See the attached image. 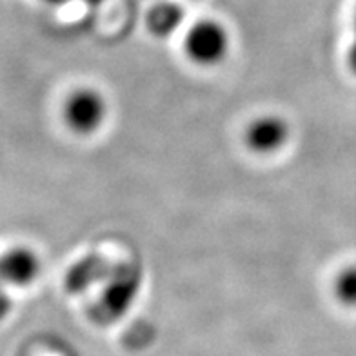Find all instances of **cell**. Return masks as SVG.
Instances as JSON below:
<instances>
[{
	"instance_id": "5b68a950",
	"label": "cell",
	"mask_w": 356,
	"mask_h": 356,
	"mask_svg": "<svg viewBox=\"0 0 356 356\" xmlns=\"http://www.w3.org/2000/svg\"><path fill=\"white\" fill-rule=\"evenodd\" d=\"M42 264L35 251L24 245L8 249L0 257V277L6 286L28 287L40 275Z\"/></svg>"
},
{
	"instance_id": "8992f818",
	"label": "cell",
	"mask_w": 356,
	"mask_h": 356,
	"mask_svg": "<svg viewBox=\"0 0 356 356\" xmlns=\"http://www.w3.org/2000/svg\"><path fill=\"white\" fill-rule=\"evenodd\" d=\"M184 22V10L175 2H162L156 4L155 8H151L147 13V29L155 37L168 38L173 33H177L178 28Z\"/></svg>"
},
{
	"instance_id": "3957f363",
	"label": "cell",
	"mask_w": 356,
	"mask_h": 356,
	"mask_svg": "<svg viewBox=\"0 0 356 356\" xmlns=\"http://www.w3.org/2000/svg\"><path fill=\"white\" fill-rule=\"evenodd\" d=\"M108 106L102 95L95 89H76L64 108L67 126L80 135L95 133L106 120Z\"/></svg>"
},
{
	"instance_id": "8fae6325",
	"label": "cell",
	"mask_w": 356,
	"mask_h": 356,
	"mask_svg": "<svg viewBox=\"0 0 356 356\" xmlns=\"http://www.w3.org/2000/svg\"><path fill=\"white\" fill-rule=\"evenodd\" d=\"M80 2L86 6H89V8H99V6L104 4L106 0H80Z\"/></svg>"
},
{
	"instance_id": "52a82bcc",
	"label": "cell",
	"mask_w": 356,
	"mask_h": 356,
	"mask_svg": "<svg viewBox=\"0 0 356 356\" xmlns=\"http://www.w3.org/2000/svg\"><path fill=\"white\" fill-rule=\"evenodd\" d=\"M109 271L111 269L99 257L86 258V260L76 264L70 271V275H67V287L71 291H82L88 286H91L93 282L108 277Z\"/></svg>"
},
{
	"instance_id": "7c38bea8",
	"label": "cell",
	"mask_w": 356,
	"mask_h": 356,
	"mask_svg": "<svg viewBox=\"0 0 356 356\" xmlns=\"http://www.w3.org/2000/svg\"><path fill=\"white\" fill-rule=\"evenodd\" d=\"M47 6H66L70 0H42Z\"/></svg>"
},
{
	"instance_id": "277c9868",
	"label": "cell",
	"mask_w": 356,
	"mask_h": 356,
	"mask_svg": "<svg viewBox=\"0 0 356 356\" xmlns=\"http://www.w3.org/2000/svg\"><path fill=\"white\" fill-rule=\"evenodd\" d=\"M289 124L277 115L254 118L245 129V144L258 155H271L280 151L289 140Z\"/></svg>"
},
{
	"instance_id": "6da1fadb",
	"label": "cell",
	"mask_w": 356,
	"mask_h": 356,
	"mask_svg": "<svg viewBox=\"0 0 356 356\" xmlns=\"http://www.w3.org/2000/svg\"><path fill=\"white\" fill-rule=\"evenodd\" d=\"M108 284L102 291L99 305L95 307V318L99 322H115L129 311L140 287V273L135 266L124 264L109 271Z\"/></svg>"
},
{
	"instance_id": "9c48e42d",
	"label": "cell",
	"mask_w": 356,
	"mask_h": 356,
	"mask_svg": "<svg viewBox=\"0 0 356 356\" xmlns=\"http://www.w3.org/2000/svg\"><path fill=\"white\" fill-rule=\"evenodd\" d=\"M11 309V298L4 289V280L0 277V320H4Z\"/></svg>"
},
{
	"instance_id": "30bf717a",
	"label": "cell",
	"mask_w": 356,
	"mask_h": 356,
	"mask_svg": "<svg viewBox=\"0 0 356 356\" xmlns=\"http://www.w3.org/2000/svg\"><path fill=\"white\" fill-rule=\"evenodd\" d=\"M347 64L351 67V71L356 75V13H355V40H353L349 53H347Z\"/></svg>"
},
{
	"instance_id": "ba28073f",
	"label": "cell",
	"mask_w": 356,
	"mask_h": 356,
	"mask_svg": "<svg viewBox=\"0 0 356 356\" xmlns=\"http://www.w3.org/2000/svg\"><path fill=\"white\" fill-rule=\"evenodd\" d=\"M334 298L346 307L356 309V266L346 267L338 273L333 284Z\"/></svg>"
},
{
	"instance_id": "7a4b0ae2",
	"label": "cell",
	"mask_w": 356,
	"mask_h": 356,
	"mask_svg": "<svg viewBox=\"0 0 356 356\" xmlns=\"http://www.w3.org/2000/svg\"><path fill=\"white\" fill-rule=\"evenodd\" d=\"M184 44L193 62L200 66H215L229 51V35L220 22L200 20L189 28Z\"/></svg>"
}]
</instances>
